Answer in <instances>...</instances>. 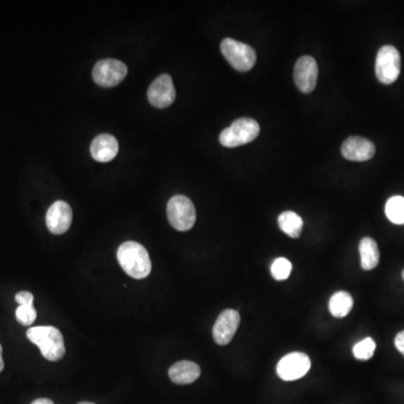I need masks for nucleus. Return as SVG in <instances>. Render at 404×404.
<instances>
[{"mask_svg": "<svg viewBox=\"0 0 404 404\" xmlns=\"http://www.w3.org/2000/svg\"><path fill=\"white\" fill-rule=\"evenodd\" d=\"M117 260L122 269L136 280L145 279L152 271V262L147 249L136 241L122 244L117 251Z\"/></svg>", "mask_w": 404, "mask_h": 404, "instance_id": "f257e3e1", "label": "nucleus"}, {"mask_svg": "<svg viewBox=\"0 0 404 404\" xmlns=\"http://www.w3.org/2000/svg\"><path fill=\"white\" fill-rule=\"evenodd\" d=\"M28 339L39 347L43 358L51 362H58L65 354L63 336L52 326L32 327L26 332Z\"/></svg>", "mask_w": 404, "mask_h": 404, "instance_id": "f03ea898", "label": "nucleus"}, {"mask_svg": "<svg viewBox=\"0 0 404 404\" xmlns=\"http://www.w3.org/2000/svg\"><path fill=\"white\" fill-rule=\"evenodd\" d=\"M260 134V125L252 118L236 120L229 127L225 128L219 136L220 144L225 147L241 146L254 141Z\"/></svg>", "mask_w": 404, "mask_h": 404, "instance_id": "7ed1b4c3", "label": "nucleus"}, {"mask_svg": "<svg viewBox=\"0 0 404 404\" xmlns=\"http://www.w3.org/2000/svg\"><path fill=\"white\" fill-rule=\"evenodd\" d=\"M168 219L172 227L179 232H187L191 229L196 224L197 213L191 200L186 196H175L168 202L166 208Z\"/></svg>", "mask_w": 404, "mask_h": 404, "instance_id": "20e7f679", "label": "nucleus"}, {"mask_svg": "<svg viewBox=\"0 0 404 404\" xmlns=\"http://www.w3.org/2000/svg\"><path fill=\"white\" fill-rule=\"evenodd\" d=\"M222 56L237 71L246 72L256 63V52L249 45L233 39H225L220 44Z\"/></svg>", "mask_w": 404, "mask_h": 404, "instance_id": "39448f33", "label": "nucleus"}, {"mask_svg": "<svg viewBox=\"0 0 404 404\" xmlns=\"http://www.w3.org/2000/svg\"><path fill=\"white\" fill-rule=\"evenodd\" d=\"M401 72V56L392 45L379 49L375 62V73L379 82L391 84L396 82Z\"/></svg>", "mask_w": 404, "mask_h": 404, "instance_id": "423d86ee", "label": "nucleus"}, {"mask_svg": "<svg viewBox=\"0 0 404 404\" xmlns=\"http://www.w3.org/2000/svg\"><path fill=\"white\" fill-rule=\"evenodd\" d=\"M127 67L122 61L115 58H105L94 65L92 78L98 86L111 88L120 84L127 75Z\"/></svg>", "mask_w": 404, "mask_h": 404, "instance_id": "0eeeda50", "label": "nucleus"}, {"mask_svg": "<svg viewBox=\"0 0 404 404\" xmlns=\"http://www.w3.org/2000/svg\"><path fill=\"white\" fill-rule=\"evenodd\" d=\"M311 367L310 358L305 353L285 355L277 366V375L283 381H296L305 377Z\"/></svg>", "mask_w": 404, "mask_h": 404, "instance_id": "6e6552de", "label": "nucleus"}, {"mask_svg": "<svg viewBox=\"0 0 404 404\" xmlns=\"http://www.w3.org/2000/svg\"><path fill=\"white\" fill-rule=\"evenodd\" d=\"M177 92H175L173 81L169 75H162L156 80L153 81L149 91L147 98L151 105L156 108H166L175 103Z\"/></svg>", "mask_w": 404, "mask_h": 404, "instance_id": "1a4fd4ad", "label": "nucleus"}, {"mask_svg": "<svg viewBox=\"0 0 404 404\" xmlns=\"http://www.w3.org/2000/svg\"><path fill=\"white\" fill-rule=\"evenodd\" d=\"M318 79V64L311 56H305L296 61L294 68V82L303 94H310L315 90Z\"/></svg>", "mask_w": 404, "mask_h": 404, "instance_id": "9d476101", "label": "nucleus"}, {"mask_svg": "<svg viewBox=\"0 0 404 404\" xmlns=\"http://www.w3.org/2000/svg\"><path fill=\"white\" fill-rule=\"evenodd\" d=\"M239 324H241V316L237 311L233 309L222 311L213 326V339L220 346L228 345L239 329Z\"/></svg>", "mask_w": 404, "mask_h": 404, "instance_id": "9b49d317", "label": "nucleus"}, {"mask_svg": "<svg viewBox=\"0 0 404 404\" xmlns=\"http://www.w3.org/2000/svg\"><path fill=\"white\" fill-rule=\"evenodd\" d=\"M72 224V209L62 200L54 202L46 213V226L54 235L67 233Z\"/></svg>", "mask_w": 404, "mask_h": 404, "instance_id": "f8f14e48", "label": "nucleus"}, {"mask_svg": "<svg viewBox=\"0 0 404 404\" xmlns=\"http://www.w3.org/2000/svg\"><path fill=\"white\" fill-rule=\"evenodd\" d=\"M375 151V145L370 139L360 136L348 137L341 146V154L349 161H368L373 158Z\"/></svg>", "mask_w": 404, "mask_h": 404, "instance_id": "ddd939ff", "label": "nucleus"}, {"mask_svg": "<svg viewBox=\"0 0 404 404\" xmlns=\"http://www.w3.org/2000/svg\"><path fill=\"white\" fill-rule=\"evenodd\" d=\"M90 153L96 161L101 163L111 161L118 154V141L113 135L101 134L92 141Z\"/></svg>", "mask_w": 404, "mask_h": 404, "instance_id": "4468645a", "label": "nucleus"}, {"mask_svg": "<svg viewBox=\"0 0 404 404\" xmlns=\"http://www.w3.org/2000/svg\"><path fill=\"white\" fill-rule=\"evenodd\" d=\"M200 373L201 370L198 364L190 360H181L170 367L169 377L177 385L191 384L199 379Z\"/></svg>", "mask_w": 404, "mask_h": 404, "instance_id": "2eb2a0df", "label": "nucleus"}, {"mask_svg": "<svg viewBox=\"0 0 404 404\" xmlns=\"http://www.w3.org/2000/svg\"><path fill=\"white\" fill-rule=\"evenodd\" d=\"M360 265L365 271L375 269L379 262V251L377 241L365 237L360 243Z\"/></svg>", "mask_w": 404, "mask_h": 404, "instance_id": "dca6fc26", "label": "nucleus"}, {"mask_svg": "<svg viewBox=\"0 0 404 404\" xmlns=\"http://www.w3.org/2000/svg\"><path fill=\"white\" fill-rule=\"evenodd\" d=\"M279 226L283 233L290 236L292 239H298L301 235L302 228H303V220L298 213L293 211H284L281 213L277 219Z\"/></svg>", "mask_w": 404, "mask_h": 404, "instance_id": "f3484780", "label": "nucleus"}, {"mask_svg": "<svg viewBox=\"0 0 404 404\" xmlns=\"http://www.w3.org/2000/svg\"><path fill=\"white\" fill-rule=\"evenodd\" d=\"M353 305L352 296L345 291H339L330 298L329 311L335 318H343L352 311Z\"/></svg>", "mask_w": 404, "mask_h": 404, "instance_id": "a211bd4d", "label": "nucleus"}, {"mask_svg": "<svg viewBox=\"0 0 404 404\" xmlns=\"http://www.w3.org/2000/svg\"><path fill=\"white\" fill-rule=\"evenodd\" d=\"M385 215L391 222L404 225V197L394 196L385 205Z\"/></svg>", "mask_w": 404, "mask_h": 404, "instance_id": "6ab92c4d", "label": "nucleus"}, {"mask_svg": "<svg viewBox=\"0 0 404 404\" xmlns=\"http://www.w3.org/2000/svg\"><path fill=\"white\" fill-rule=\"evenodd\" d=\"M375 348H377L375 341L371 337H367L355 345L353 353L358 360H367L373 358Z\"/></svg>", "mask_w": 404, "mask_h": 404, "instance_id": "aec40b11", "label": "nucleus"}, {"mask_svg": "<svg viewBox=\"0 0 404 404\" xmlns=\"http://www.w3.org/2000/svg\"><path fill=\"white\" fill-rule=\"evenodd\" d=\"M291 271H292V264L290 260L284 258H277L271 266L272 277L277 281L286 280L290 277Z\"/></svg>", "mask_w": 404, "mask_h": 404, "instance_id": "412c9836", "label": "nucleus"}, {"mask_svg": "<svg viewBox=\"0 0 404 404\" xmlns=\"http://www.w3.org/2000/svg\"><path fill=\"white\" fill-rule=\"evenodd\" d=\"M37 313L33 305H18L16 318L23 326H31L37 320Z\"/></svg>", "mask_w": 404, "mask_h": 404, "instance_id": "4be33fe9", "label": "nucleus"}, {"mask_svg": "<svg viewBox=\"0 0 404 404\" xmlns=\"http://www.w3.org/2000/svg\"><path fill=\"white\" fill-rule=\"evenodd\" d=\"M15 300L20 305H33L34 296L28 291H22L15 296Z\"/></svg>", "mask_w": 404, "mask_h": 404, "instance_id": "5701e85b", "label": "nucleus"}, {"mask_svg": "<svg viewBox=\"0 0 404 404\" xmlns=\"http://www.w3.org/2000/svg\"><path fill=\"white\" fill-rule=\"evenodd\" d=\"M394 343L398 351L404 356V330L396 335Z\"/></svg>", "mask_w": 404, "mask_h": 404, "instance_id": "b1692460", "label": "nucleus"}, {"mask_svg": "<svg viewBox=\"0 0 404 404\" xmlns=\"http://www.w3.org/2000/svg\"><path fill=\"white\" fill-rule=\"evenodd\" d=\"M31 404H54L52 400L45 399V398H41V399L34 400Z\"/></svg>", "mask_w": 404, "mask_h": 404, "instance_id": "393cba45", "label": "nucleus"}, {"mask_svg": "<svg viewBox=\"0 0 404 404\" xmlns=\"http://www.w3.org/2000/svg\"><path fill=\"white\" fill-rule=\"evenodd\" d=\"M4 367H5V363L3 360V347L0 345V373L3 372Z\"/></svg>", "mask_w": 404, "mask_h": 404, "instance_id": "a878e982", "label": "nucleus"}, {"mask_svg": "<svg viewBox=\"0 0 404 404\" xmlns=\"http://www.w3.org/2000/svg\"><path fill=\"white\" fill-rule=\"evenodd\" d=\"M78 404H94V403H92V402H80V403Z\"/></svg>", "mask_w": 404, "mask_h": 404, "instance_id": "bb28decb", "label": "nucleus"}, {"mask_svg": "<svg viewBox=\"0 0 404 404\" xmlns=\"http://www.w3.org/2000/svg\"><path fill=\"white\" fill-rule=\"evenodd\" d=\"M402 275H403V279H404V271H403V274H402Z\"/></svg>", "mask_w": 404, "mask_h": 404, "instance_id": "cd10ccee", "label": "nucleus"}]
</instances>
